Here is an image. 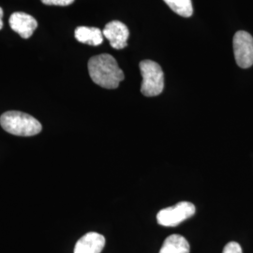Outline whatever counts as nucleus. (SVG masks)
I'll list each match as a JSON object with an SVG mask.
<instances>
[{"instance_id":"obj_1","label":"nucleus","mask_w":253,"mask_h":253,"mask_svg":"<svg viewBox=\"0 0 253 253\" xmlns=\"http://www.w3.org/2000/svg\"><path fill=\"white\" fill-rule=\"evenodd\" d=\"M88 72L92 81L107 89L118 88L125 77L115 57L108 54L91 57L88 61Z\"/></svg>"},{"instance_id":"obj_2","label":"nucleus","mask_w":253,"mask_h":253,"mask_svg":"<svg viewBox=\"0 0 253 253\" xmlns=\"http://www.w3.org/2000/svg\"><path fill=\"white\" fill-rule=\"evenodd\" d=\"M0 125L4 130L16 136H34L39 134L42 126L30 115L18 111H9L0 117Z\"/></svg>"},{"instance_id":"obj_3","label":"nucleus","mask_w":253,"mask_h":253,"mask_svg":"<svg viewBox=\"0 0 253 253\" xmlns=\"http://www.w3.org/2000/svg\"><path fill=\"white\" fill-rule=\"evenodd\" d=\"M143 76L141 92L145 97H155L164 88V73L162 67L152 60H144L140 63Z\"/></svg>"},{"instance_id":"obj_4","label":"nucleus","mask_w":253,"mask_h":253,"mask_svg":"<svg viewBox=\"0 0 253 253\" xmlns=\"http://www.w3.org/2000/svg\"><path fill=\"white\" fill-rule=\"evenodd\" d=\"M195 213L196 208L192 203L180 202L173 207L162 209L157 215V221L162 226L175 227Z\"/></svg>"},{"instance_id":"obj_5","label":"nucleus","mask_w":253,"mask_h":253,"mask_svg":"<svg viewBox=\"0 0 253 253\" xmlns=\"http://www.w3.org/2000/svg\"><path fill=\"white\" fill-rule=\"evenodd\" d=\"M235 61L242 69L253 65V38L246 31H237L233 41Z\"/></svg>"},{"instance_id":"obj_6","label":"nucleus","mask_w":253,"mask_h":253,"mask_svg":"<svg viewBox=\"0 0 253 253\" xmlns=\"http://www.w3.org/2000/svg\"><path fill=\"white\" fill-rule=\"evenodd\" d=\"M102 34L110 42L111 46L117 50L123 49L127 45L129 31L126 25L122 22H110L104 27Z\"/></svg>"},{"instance_id":"obj_7","label":"nucleus","mask_w":253,"mask_h":253,"mask_svg":"<svg viewBox=\"0 0 253 253\" xmlns=\"http://www.w3.org/2000/svg\"><path fill=\"white\" fill-rule=\"evenodd\" d=\"M9 23L10 28L24 39H29L38 27L36 19L25 12L12 13Z\"/></svg>"},{"instance_id":"obj_8","label":"nucleus","mask_w":253,"mask_h":253,"mask_svg":"<svg viewBox=\"0 0 253 253\" xmlns=\"http://www.w3.org/2000/svg\"><path fill=\"white\" fill-rule=\"evenodd\" d=\"M105 237L100 234L90 232L77 241L74 253H100L105 246Z\"/></svg>"},{"instance_id":"obj_9","label":"nucleus","mask_w":253,"mask_h":253,"mask_svg":"<svg viewBox=\"0 0 253 253\" xmlns=\"http://www.w3.org/2000/svg\"><path fill=\"white\" fill-rule=\"evenodd\" d=\"M75 39L84 44L98 46L103 42V34L97 27H79L75 29Z\"/></svg>"},{"instance_id":"obj_10","label":"nucleus","mask_w":253,"mask_h":253,"mask_svg":"<svg viewBox=\"0 0 253 253\" xmlns=\"http://www.w3.org/2000/svg\"><path fill=\"white\" fill-rule=\"evenodd\" d=\"M190 247L188 240L180 235L168 236L159 253H190Z\"/></svg>"},{"instance_id":"obj_11","label":"nucleus","mask_w":253,"mask_h":253,"mask_svg":"<svg viewBox=\"0 0 253 253\" xmlns=\"http://www.w3.org/2000/svg\"><path fill=\"white\" fill-rule=\"evenodd\" d=\"M172 10L182 17H190L193 13L191 0H163Z\"/></svg>"},{"instance_id":"obj_12","label":"nucleus","mask_w":253,"mask_h":253,"mask_svg":"<svg viewBox=\"0 0 253 253\" xmlns=\"http://www.w3.org/2000/svg\"><path fill=\"white\" fill-rule=\"evenodd\" d=\"M222 253H243V251H242L241 246L237 242L232 241V242H229L224 247Z\"/></svg>"},{"instance_id":"obj_13","label":"nucleus","mask_w":253,"mask_h":253,"mask_svg":"<svg viewBox=\"0 0 253 253\" xmlns=\"http://www.w3.org/2000/svg\"><path fill=\"white\" fill-rule=\"evenodd\" d=\"M75 0H42V2L49 6H69L73 4Z\"/></svg>"},{"instance_id":"obj_14","label":"nucleus","mask_w":253,"mask_h":253,"mask_svg":"<svg viewBox=\"0 0 253 253\" xmlns=\"http://www.w3.org/2000/svg\"><path fill=\"white\" fill-rule=\"evenodd\" d=\"M3 9L2 8L0 7V30L2 29V27H3V21H2V18H3Z\"/></svg>"}]
</instances>
